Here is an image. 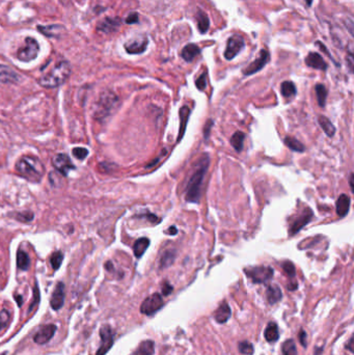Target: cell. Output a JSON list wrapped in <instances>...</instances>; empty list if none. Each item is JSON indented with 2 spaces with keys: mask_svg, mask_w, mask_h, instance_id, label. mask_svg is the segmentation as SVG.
Wrapping results in <instances>:
<instances>
[{
  "mask_svg": "<svg viewBox=\"0 0 354 355\" xmlns=\"http://www.w3.org/2000/svg\"><path fill=\"white\" fill-rule=\"evenodd\" d=\"M138 21H139V15L137 13H131L126 19V23L127 24H135Z\"/></svg>",
  "mask_w": 354,
  "mask_h": 355,
  "instance_id": "f6af8a7d",
  "label": "cell"
},
{
  "mask_svg": "<svg viewBox=\"0 0 354 355\" xmlns=\"http://www.w3.org/2000/svg\"><path fill=\"white\" fill-rule=\"evenodd\" d=\"M52 163L54 168L63 176H67L70 171L75 170V165L72 163L67 154H59L57 156H54Z\"/></svg>",
  "mask_w": 354,
  "mask_h": 355,
  "instance_id": "7c38bea8",
  "label": "cell"
},
{
  "mask_svg": "<svg viewBox=\"0 0 354 355\" xmlns=\"http://www.w3.org/2000/svg\"><path fill=\"white\" fill-rule=\"evenodd\" d=\"M118 98L112 91L103 92L94 107V118L97 120H104L110 115L114 113V110L118 106Z\"/></svg>",
  "mask_w": 354,
  "mask_h": 355,
  "instance_id": "277c9868",
  "label": "cell"
},
{
  "mask_svg": "<svg viewBox=\"0 0 354 355\" xmlns=\"http://www.w3.org/2000/svg\"><path fill=\"white\" fill-rule=\"evenodd\" d=\"M315 91H316L319 106L320 107H324L325 103H326V98H327L326 87L323 84H317L316 87H315Z\"/></svg>",
  "mask_w": 354,
  "mask_h": 355,
  "instance_id": "e575fe53",
  "label": "cell"
},
{
  "mask_svg": "<svg viewBox=\"0 0 354 355\" xmlns=\"http://www.w3.org/2000/svg\"><path fill=\"white\" fill-rule=\"evenodd\" d=\"M20 80L21 76L14 69L5 64H0V83L16 84Z\"/></svg>",
  "mask_w": 354,
  "mask_h": 355,
  "instance_id": "5bb4252c",
  "label": "cell"
},
{
  "mask_svg": "<svg viewBox=\"0 0 354 355\" xmlns=\"http://www.w3.org/2000/svg\"><path fill=\"white\" fill-rule=\"evenodd\" d=\"M299 341H300V344L301 345L305 348L307 346V342H306V332L301 329L300 332H299Z\"/></svg>",
  "mask_w": 354,
  "mask_h": 355,
  "instance_id": "c3c4849f",
  "label": "cell"
},
{
  "mask_svg": "<svg viewBox=\"0 0 354 355\" xmlns=\"http://www.w3.org/2000/svg\"><path fill=\"white\" fill-rule=\"evenodd\" d=\"M39 51L40 46L37 40L34 38H26L24 41V46H22L17 52V58L21 61L28 62L38 57Z\"/></svg>",
  "mask_w": 354,
  "mask_h": 355,
  "instance_id": "8992f818",
  "label": "cell"
},
{
  "mask_svg": "<svg viewBox=\"0 0 354 355\" xmlns=\"http://www.w3.org/2000/svg\"><path fill=\"white\" fill-rule=\"evenodd\" d=\"M196 20H197V26L201 33H206L210 27V20L207 14L202 12V10H198L196 14Z\"/></svg>",
  "mask_w": 354,
  "mask_h": 355,
  "instance_id": "f546056e",
  "label": "cell"
},
{
  "mask_svg": "<svg viewBox=\"0 0 354 355\" xmlns=\"http://www.w3.org/2000/svg\"><path fill=\"white\" fill-rule=\"evenodd\" d=\"M62 261H63V254H62L61 251H55V252H53V254H52L51 258H50V263H51V265H52V268H53L55 271L59 270V267H60L61 263H62Z\"/></svg>",
  "mask_w": 354,
  "mask_h": 355,
  "instance_id": "8d00e7d4",
  "label": "cell"
},
{
  "mask_svg": "<svg viewBox=\"0 0 354 355\" xmlns=\"http://www.w3.org/2000/svg\"><path fill=\"white\" fill-rule=\"evenodd\" d=\"M285 143H286V146L288 148H289L292 151H294V152L302 153L305 150V148H304V146L302 145V143L299 140H297L296 138H294L292 136H287L285 138Z\"/></svg>",
  "mask_w": 354,
  "mask_h": 355,
  "instance_id": "d6a6232c",
  "label": "cell"
},
{
  "mask_svg": "<svg viewBox=\"0 0 354 355\" xmlns=\"http://www.w3.org/2000/svg\"><path fill=\"white\" fill-rule=\"evenodd\" d=\"M230 317H231V307L226 301H224L223 303H220L218 308L215 310L214 319L216 320V322L224 324L230 319Z\"/></svg>",
  "mask_w": 354,
  "mask_h": 355,
  "instance_id": "44dd1931",
  "label": "cell"
},
{
  "mask_svg": "<svg viewBox=\"0 0 354 355\" xmlns=\"http://www.w3.org/2000/svg\"><path fill=\"white\" fill-rule=\"evenodd\" d=\"M57 329L58 327L54 324H48L43 326L34 337L35 343L39 344V345H43V344L48 343L54 337Z\"/></svg>",
  "mask_w": 354,
  "mask_h": 355,
  "instance_id": "9a60e30c",
  "label": "cell"
},
{
  "mask_svg": "<svg viewBox=\"0 0 354 355\" xmlns=\"http://www.w3.org/2000/svg\"><path fill=\"white\" fill-rule=\"evenodd\" d=\"M245 140V134L242 131L235 132L231 137V145L237 152H241L243 149V145H244Z\"/></svg>",
  "mask_w": 354,
  "mask_h": 355,
  "instance_id": "83f0119b",
  "label": "cell"
},
{
  "mask_svg": "<svg viewBox=\"0 0 354 355\" xmlns=\"http://www.w3.org/2000/svg\"><path fill=\"white\" fill-rule=\"evenodd\" d=\"M282 266H283V269H284L285 273L288 275V277H290V279H294L295 274H296V269H295L294 264L290 261H286L283 263Z\"/></svg>",
  "mask_w": 354,
  "mask_h": 355,
  "instance_id": "ab89813d",
  "label": "cell"
},
{
  "mask_svg": "<svg viewBox=\"0 0 354 355\" xmlns=\"http://www.w3.org/2000/svg\"><path fill=\"white\" fill-rule=\"evenodd\" d=\"M17 219L21 220V221H31L34 219V213L29 212V211H25V212L22 213H18L17 214Z\"/></svg>",
  "mask_w": 354,
  "mask_h": 355,
  "instance_id": "ee69618b",
  "label": "cell"
},
{
  "mask_svg": "<svg viewBox=\"0 0 354 355\" xmlns=\"http://www.w3.org/2000/svg\"><path fill=\"white\" fill-rule=\"evenodd\" d=\"M353 180H354V177H353V174L350 175V178H349V184H350V188H351V191H353Z\"/></svg>",
  "mask_w": 354,
  "mask_h": 355,
  "instance_id": "816d5d0a",
  "label": "cell"
},
{
  "mask_svg": "<svg viewBox=\"0 0 354 355\" xmlns=\"http://www.w3.org/2000/svg\"><path fill=\"white\" fill-rule=\"evenodd\" d=\"M238 348H239L240 353H242V354H245V355H252L253 354L252 344L247 342V341L240 342L239 345H238Z\"/></svg>",
  "mask_w": 354,
  "mask_h": 355,
  "instance_id": "74e56055",
  "label": "cell"
},
{
  "mask_svg": "<svg viewBox=\"0 0 354 355\" xmlns=\"http://www.w3.org/2000/svg\"><path fill=\"white\" fill-rule=\"evenodd\" d=\"M209 161L210 158L207 154H204L201 159L198 160L196 169L193 172L186 186V192H185L186 202L193 203V204L200 202L202 186L205 179V175L209 166Z\"/></svg>",
  "mask_w": 354,
  "mask_h": 355,
  "instance_id": "6da1fadb",
  "label": "cell"
},
{
  "mask_svg": "<svg viewBox=\"0 0 354 355\" xmlns=\"http://www.w3.org/2000/svg\"><path fill=\"white\" fill-rule=\"evenodd\" d=\"M148 38L146 37H138L132 40H129L125 44V49L129 54H140L145 52L148 47Z\"/></svg>",
  "mask_w": 354,
  "mask_h": 355,
  "instance_id": "4fadbf2b",
  "label": "cell"
},
{
  "mask_svg": "<svg viewBox=\"0 0 354 355\" xmlns=\"http://www.w3.org/2000/svg\"><path fill=\"white\" fill-rule=\"evenodd\" d=\"M150 246V239L149 238H139L138 240L135 241L134 245H133V251H134V256L139 259L143 256V253L146 252V250L148 249V247Z\"/></svg>",
  "mask_w": 354,
  "mask_h": 355,
  "instance_id": "cb8c5ba5",
  "label": "cell"
},
{
  "mask_svg": "<svg viewBox=\"0 0 354 355\" xmlns=\"http://www.w3.org/2000/svg\"><path fill=\"white\" fill-rule=\"evenodd\" d=\"M63 302H64V285L62 283H59L53 291L50 304L54 310H59V308L62 307Z\"/></svg>",
  "mask_w": 354,
  "mask_h": 355,
  "instance_id": "2e32d148",
  "label": "cell"
},
{
  "mask_svg": "<svg viewBox=\"0 0 354 355\" xmlns=\"http://www.w3.org/2000/svg\"><path fill=\"white\" fill-rule=\"evenodd\" d=\"M101 345L99 347L96 355H105L114 345V332L109 325H104L100 329Z\"/></svg>",
  "mask_w": 354,
  "mask_h": 355,
  "instance_id": "9c48e42d",
  "label": "cell"
},
{
  "mask_svg": "<svg viewBox=\"0 0 354 355\" xmlns=\"http://www.w3.org/2000/svg\"><path fill=\"white\" fill-rule=\"evenodd\" d=\"M318 121L319 125L321 126V128L323 129V131L325 132V134L329 137H333L336 133V127L334 126V124L331 123V120L326 118L325 116H319L318 118Z\"/></svg>",
  "mask_w": 354,
  "mask_h": 355,
  "instance_id": "484cf974",
  "label": "cell"
},
{
  "mask_svg": "<svg viewBox=\"0 0 354 355\" xmlns=\"http://www.w3.org/2000/svg\"><path fill=\"white\" fill-rule=\"evenodd\" d=\"M306 3L308 6H311L312 3H313V0H306Z\"/></svg>",
  "mask_w": 354,
  "mask_h": 355,
  "instance_id": "11a10c76",
  "label": "cell"
},
{
  "mask_svg": "<svg viewBox=\"0 0 354 355\" xmlns=\"http://www.w3.org/2000/svg\"><path fill=\"white\" fill-rule=\"evenodd\" d=\"M305 63L309 68L316 70L325 71L327 69V63L323 59L322 55H320L317 52H309L305 59Z\"/></svg>",
  "mask_w": 354,
  "mask_h": 355,
  "instance_id": "e0dca14e",
  "label": "cell"
},
{
  "mask_svg": "<svg viewBox=\"0 0 354 355\" xmlns=\"http://www.w3.org/2000/svg\"><path fill=\"white\" fill-rule=\"evenodd\" d=\"M264 337L266 339L267 342L269 343H273L276 342L280 338V332H279V327L274 322H270L266 329H265L264 332Z\"/></svg>",
  "mask_w": 354,
  "mask_h": 355,
  "instance_id": "4316f807",
  "label": "cell"
},
{
  "mask_svg": "<svg viewBox=\"0 0 354 355\" xmlns=\"http://www.w3.org/2000/svg\"><path fill=\"white\" fill-rule=\"evenodd\" d=\"M9 322V314L6 309L0 312V334L7 327Z\"/></svg>",
  "mask_w": 354,
  "mask_h": 355,
  "instance_id": "60d3db41",
  "label": "cell"
},
{
  "mask_svg": "<svg viewBox=\"0 0 354 355\" xmlns=\"http://www.w3.org/2000/svg\"><path fill=\"white\" fill-rule=\"evenodd\" d=\"M72 152H73L74 156L78 160L85 159L88 155V151L84 148H75V149H73Z\"/></svg>",
  "mask_w": 354,
  "mask_h": 355,
  "instance_id": "b9f144b4",
  "label": "cell"
},
{
  "mask_svg": "<svg viewBox=\"0 0 354 355\" xmlns=\"http://www.w3.org/2000/svg\"><path fill=\"white\" fill-rule=\"evenodd\" d=\"M163 306V299L159 293H154L147 297L140 305V312L143 315L151 316Z\"/></svg>",
  "mask_w": 354,
  "mask_h": 355,
  "instance_id": "52a82bcc",
  "label": "cell"
},
{
  "mask_svg": "<svg viewBox=\"0 0 354 355\" xmlns=\"http://www.w3.org/2000/svg\"><path fill=\"white\" fill-rule=\"evenodd\" d=\"M297 287H298V285H297V283H296V282H291L289 285L287 286V288H288V289H289L290 291H294V290H296V289H297Z\"/></svg>",
  "mask_w": 354,
  "mask_h": 355,
  "instance_id": "681fc988",
  "label": "cell"
},
{
  "mask_svg": "<svg viewBox=\"0 0 354 355\" xmlns=\"http://www.w3.org/2000/svg\"><path fill=\"white\" fill-rule=\"evenodd\" d=\"M15 299H16L17 303H18V306H21L22 303H23V299H22V296H20V295L15 296Z\"/></svg>",
  "mask_w": 354,
  "mask_h": 355,
  "instance_id": "f907efd6",
  "label": "cell"
},
{
  "mask_svg": "<svg viewBox=\"0 0 354 355\" xmlns=\"http://www.w3.org/2000/svg\"><path fill=\"white\" fill-rule=\"evenodd\" d=\"M176 259V251L175 250H167L164 251L162 257L160 259V267L161 268H168L174 263Z\"/></svg>",
  "mask_w": 354,
  "mask_h": 355,
  "instance_id": "836d02e7",
  "label": "cell"
},
{
  "mask_svg": "<svg viewBox=\"0 0 354 355\" xmlns=\"http://www.w3.org/2000/svg\"><path fill=\"white\" fill-rule=\"evenodd\" d=\"M244 46H245L244 39H243L240 35H233L232 37H230L225 51L226 59L232 60L234 58H236V55L244 48Z\"/></svg>",
  "mask_w": 354,
  "mask_h": 355,
  "instance_id": "ba28073f",
  "label": "cell"
},
{
  "mask_svg": "<svg viewBox=\"0 0 354 355\" xmlns=\"http://www.w3.org/2000/svg\"><path fill=\"white\" fill-rule=\"evenodd\" d=\"M201 53V48L198 47L195 44H188L186 45L182 51H181V57L185 61L190 62L192 61L198 54Z\"/></svg>",
  "mask_w": 354,
  "mask_h": 355,
  "instance_id": "7402d4cb",
  "label": "cell"
},
{
  "mask_svg": "<svg viewBox=\"0 0 354 355\" xmlns=\"http://www.w3.org/2000/svg\"><path fill=\"white\" fill-rule=\"evenodd\" d=\"M38 29L47 37H59L62 32H64V27L60 26L59 24L54 25H48V26H39Z\"/></svg>",
  "mask_w": 354,
  "mask_h": 355,
  "instance_id": "603a6c76",
  "label": "cell"
},
{
  "mask_svg": "<svg viewBox=\"0 0 354 355\" xmlns=\"http://www.w3.org/2000/svg\"><path fill=\"white\" fill-rule=\"evenodd\" d=\"M352 343H353V339L351 338V339L349 340V343H348V346H346V348H347V349H349V350H350L351 352L353 351V349H352V348H353V347H352Z\"/></svg>",
  "mask_w": 354,
  "mask_h": 355,
  "instance_id": "db71d44e",
  "label": "cell"
},
{
  "mask_svg": "<svg viewBox=\"0 0 354 355\" xmlns=\"http://www.w3.org/2000/svg\"><path fill=\"white\" fill-rule=\"evenodd\" d=\"M30 260L28 254L23 250H18L17 252V267L20 270H27L29 268Z\"/></svg>",
  "mask_w": 354,
  "mask_h": 355,
  "instance_id": "4dcf8cb0",
  "label": "cell"
},
{
  "mask_svg": "<svg viewBox=\"0 0 354 355\" xmlns=\"http://www.w3.org/2000/svg\"><path fill=\"white\" fill-rule=\"evenodd\" d=\"M350 203H351V198L349 195L343 193L339 196L338 201H337V206H336V211L337 214L340 218L345 217L349 210H350Z\"/></svg>",
  "mask_w": 354,
  "mask_h": 355,
  "instance_id": "d6986e66",
  "label": "cell"
},
{
  "mask_svg": "<svg viewBox=\"0 0 354 355\" xmlns=\"http://www.w3.org/2000/svg\"><path fill=\"white\" fill-rule=\"evenodd\" d=\"M212 126H213V120L212 119H208V121H207L205 127H204V135H205L206 139L209 137L210 130H211Z\"/></svg>",
  "mask_w": 354,
  "mask_h": 355,
  "instance_id": "7dc6e473",
  "label": "cell"
},
{
  "mask_svg": "<svg viewBox=\"0 0 354 355\" xmlns=\"http://www.w3.org/2000/svg\"><path fill=\"white\" fill-rule=\"evenodd\" d=\"M281 93L285 98H293L296 93V86L292 81H284L281 85Z\"/></svg>",
  "mask_w": 354,
  "mask_h": 355,
  "instance_id": "1f68e13d",
  "label": "cell"
},
{
  "mask_svg": "<svg viewBox=\"0 0 354 355\" xmlns=\"http://www.w3.org/2000/svg\"><path fill=\"white\" fill-rule=\"evenodd\" d=\"M269 60H270L269 52L267 50L262 49L260 52L259 58L256 60H253L248 66H246V68L243 70V74L246 76H249V75H252L254 73L261 71L264 66L268 63Z\"/></svg>",
  "mask_w": 354,
  "mask_h": 355,
  "instance_id": "30bf717a",
  "label": "cell"
},
{
  "mask_svg": "<svg viewBox=\"0 0 354 355\" xmlns=\"http://www.w3.org/2000/svg\"><path fill=\"white\" fill-rule=\"evenodd\" d=\"M313 218V212L312 210L309 208H306V210L302 211V213L297 215L295 217V219H293V221L290 225V235L293 236L295 235L296 233L299 232L302 228H304L309 221L312 220Z\"/></svg>",
  "mask_w": 354,
  "mask_h": 355,
  "instance_id": "8fae6325",
  "label": "cell"
},
{
  "mask_svg": "<svg viewBox=\"0 0 354 355\" xmlns=\"http://www.w3.org/2000/svg\"><path fill=\"white\" fill-rule=\"evenodd\" d=\"M169 233H170V234H172V235H176L177 233H178V230L176 229V227H171L170 230H169Z\"/></svg>",
  "mask_w": 354,
  "mask_h": 355,
  "instance_id": "f5cc1de1",
  "label": "cell"
},
{
  "mask_svg": "<svg viewBox=\"0 0 354 355\" xmlns=\"http://www.w3.org/2000/svg\"><path fill=\"white\" fill-rule=\"evenodd\" d=\"M266 294H267L268 302L270 304H275L276 302H279L282 299V297H283V293H282L281 288L279 286H276V285H270L267 288Z\"/></svg>",
  "mask_w": 354,
  "mask_h": 355,
  "instance_id": "d4e9b609",
  "label": "cell"
},
{
  "mask_svg": "<svg viewBox=\"0 0 354 355\" xmlns=\"http://www.w3.org/2000/svg\"><path fill=\"white\" fill-rule=\"evenodd\" d=\"M41 300V295H40V290H39V286L36 283V286L34 287V296H32V300L31 303L29 304V308H28V313H30L32 309H34L36 306H38V304L40 303Z\"/></svg>",
  "mask_w": 354,
  "mask_h": 355,
  "instance_id": "f35d334b",
  "label": "cell"
},
{
  "mask_svg": "<svg viewBox=\"0 0 354 355\" xmlns=\"http://www.w3.org/2000/svg\"><path fill=\"white\" fill-rule=\"evenodd\" d=\"M71 75V64L65 61H59L55 64L51 71L47 74L43 75L39 82L42 86L47 88H54L63 84Z\"/></svg>",
  "mask_w": 354,
  "mask_h": 355,
  "instance_id": "3957f363",
  "label": "cell"
},
{
  "mask_svg": "<svg viewBox=\"0 0 354 355\" xmlns=\"http://www.w3.org/2000/svg\"><path fill=\"white\" fill-rule=\"evenodd\" d=\"M120 25V20L118 18H106L99 22L97 26L98 31H101L103 33H112L118 29Z\"/></svg>",
  "mask_w": 354,
  "mask_h": 355,
  "instance_id": "ac0fdd59",
  "label": "cell"
},
{
  "mask_svg": "<svg viewBox=\"0 0 354 355\" xmlns=\"http://www.w3.org/2000/svg\"><path fill=\"white\" fill-rule=\"evenodd\" d=\"M173 289H174L173 286L170 285L168 282H165V283L163 284V286H162V294H163L164 296H168V295H170V294L173 292Z\"/></svg>",
  "mask_w": 354,
  "mask_h": 355,
  "instance_id": "bcb514c9",
  "label": "cell"
},
{
  "mask_svg": "<svg viewBox=\"0 0 354 355\" xmlns=\"http://www.w3.org/2000/svg\"><path fill=\"white\" fill-rule=\"evenodd\" d=\"M155 352V345L153 341H143L139 344L135 355H153Z\"/></svg>",
  "mask_w": 354,
  "mask_h": 355,
  "instance_id": "f1b7e54d",
  "label": "cell"
},
{
  "mask_svg": "<svg viewBox=\"0 0 354 355\" xmlns=\"http://www.w3.org/2000/svg\"><path fill=\"white\" fill-rule=\"evenodd\" d=\"M283 353L284 355H297L296 344L293 340H287L283 344Z\"/></svg>",
  "mask_w": 354,
  "mask_h": 355,
  "instance_id": "d590c367",
  "label": "cell"
},
{
  "mask_svg": "<svg viewBox=\"0 0 354 355\" xmlns=\"http://www.w3.org/2000/svg\"><path fill=\"white\" fill-rule=\"evenodd\" d=\"M190 108L188 106H183L180 108L179 112V116H180V128H179V133H178V137H177V142H179L186 132V127L188 124V119H189L190 117Z\"/></svg>",
  "mask_w": 354,
  "mask_h": 355,
  "instance_id": "ffe728a7",
  "label": "cell"
},
{
  "mask_svg": "<svg viewBox=\"0 0 354 355\" xmlns=\"http://www.w3.org/2000/svg\"><path fill=\"white\" fill-rule=\"evenodd\" d=\"M16 170L24 179L34 183H39L45 174V169L41 161L31 156L22 157L16 164Z\"/></svg>",
  "mask_w": 354,
  "mask_h": 355,
  "instance_id": "7a4b0ae2",
  "label": "cell"
},
{
  "mask_svg": "<svg viewBox=\"0 0 354 355\" xmlns=\"http://www.w3.org/2000/svg\"><path fill=\"white\" fill-rule=\"evenodd\" d=\"M195 85L200 91H204L207 86V73H203L195 81Z\"/></svg>",
  "mask_w": 354,
  "mask_h": 355,
  "instance_id": "7bdbcfd3",
  "label": "cell"
},
{
  "mask_svg": "<svg viewBox=\"0 0 354 355\" xmlns=\"http://www.w3.org/2000/svg\"><path fill=\"white\" fill-rule=\"evenodd\" d=\"M245 274L254 284H264L270 281L273 276V268L269 266H256L244 269Z\"/></svg>",
  "mask_w": 354,
  "mask_h": 355,
  "instance_id": "5b68a950",
  "label": "cell"
}]
</instances>
